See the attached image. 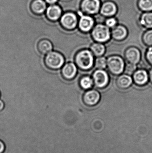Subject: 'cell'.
I'll return each mask as SVG.
<instances>
[{
    "label": "cell",
    "mask_w": 152,
    "mask_h": 153,
    "mask_svg": "<svg viewBox=\"0 0 152 153\" xmlns=\"http://www.w3.org/2000/svg\"><path fill=\"white\" fill-rule=\"evenodd\" d=\"M64 57L60 53L53 51L46 54L44 59V63L48 69L57 70L62 67L64 64Z\"/></svg>",
    "instance_id": "1"
},
{
    "label": "cell",
    "mask_w": 152,
    "mask_h": 153,
    "mask_svg": "<svg viewBox=\"0 0 152 153\" xmlns=\"http://www.w3.org/2000/svg\"><path fill=\"white\" fill-rule=\"evenodd\" d=\"M93 56L89 50L80 51L76 56V61L79 67L83 70L90 69L93 64Z\"/></svg>",
    "instance_id": "2"
},
{
    "label": "cell",
    "mask_w": 152,
    "mask_h": 153,
    "mask_svg": "<svg viewBox=\"0 0 152 153\" xmlns=\"http://www.w3.org/2000/svg\"><path fill=\"white\" fill-rule=\"evenodd\" d=\"M93 38L99 42H105L110 38L111 33L109 29L107 26L103 24L96 25L92 32Z\"/></svg>",
    "instance_id": "3"
},
{
    "label": "cell",
    "mask_w": 152,
    "mask_h": 153,
    "mask_svg": "<svg viewBox=\"0 0 152 153\" xmlns=\"http://www.w3.org/2000/svg\"><path fill=\"white\" fill-rule=\"evenodd\" d=\"M107 62L109 71L113 74H120L124 71L125 62L123 59L120 56H110L108 58Z\"/></svg>",
    "instance_id": "4"
},
{
    "label": "cell",
    "mask_w": 152,
    "mask_h": 153,
    "mask_svg": "<svg viewBox=\"0 0 152 153\" xmlns=\"http://www.w3.org/2000/svg\"><path fill=\"white\" fill-rule=\"evenodd\" d=\"M100 6V0H83L81 4L82 11L92 15L98 13Z\"/></svg>",
    "instance_id": "5"
},
{
    "label": "cell",
    "mask_w": 152,
    "mask_h": 153,
    "mask_svg": "<svg viewBox=\"0 0 152 153\" xmlns=\"http://www.w3.org/2000/svg\"><path fill=\"white\" fill-rule=\"evenodd\" d=\"M60 22L62 26L64 28L68 30L73 29L77 24V18L76 15L73 13H67L63 14L61 18Z\"/></svg>",
    "instance_id": "6"
},
{
    "label": "cell",
    "mask_w": 152,
    "mask_h": 153,
    "mask_svg": "<svg viewBox=\"0 0 152 153\" xmlns=\"http://www.w3.org/2000/svg\"><path fill=\"white\" fill-rule=\"evenodd\" d=\"M95 84L97 87L102 88L107 85L109 78L108 74L105 71L99 69L96 70L93 75Z\"/></svg>",
    "instance_id": "7"
},
{
    "label": "cell",
    "mask_w": 152,
    "mask_h": 153,
    "mask_svg": "<svg viewBox=\"0 0 152 153\" xmlns=\"http://www.w3.org/2000/svg\"><path fill=\"white\" fill-rule=\"evenodd\" d=\"M80 18L79 22V28L84 32L89 31L93 26L94 21L92 17L88 15H80Z\"/></svg>",
    "instance_id": "8"
},
{
    "label": "cell",
    "mask_w": 152,
    "mask_h": 153,
    "mask_svg": "<svg viewBox=\"0 0 152 153\" xmlns=\"http://www.w3.org/2000/svg\"><path fill=\"white\" fill-rule=\"evenodd\" d=\"M126 58L130 64L136 65L138 63L141 58V54L138 49L134 47L130 48L126 52Z\"/></svg>",
    "instance_id": "9"
},
{
    "label": "cell",
    "mask_w": 152,
    "mask_h": 153,
    "mask_svg": "<svg viewBox=\"0 0 152 153\" xmlns=\"http://www.w3.org/2000/svg\"><path fill=\"white\" fill-rule=\"evenodd\" d=\"M117 11V8L115 3L107 1L103 4L100 12L101 14L105 16H112L115 15Z\"/></svg>",
    "instance_id": "10"
},
{
    "label": "cell",
    "mask_w": 152,
    "mask_h": 153,
    "mask_svg": "<svg viewBox=\"0 0 152 153\" xmlns=\"http://www.w3.org/2000/svg\"><path fill=\"white\" fill-rule=\"evenodd\" d=\"M100 99V94L95 90L88 91L84 95V101L87 105H95L98 102Z\"/></svg>",
    "instance_id": "11"
},
{
    "label": "cell",
    "mask_w": 152,
    "mask_h": 153,
    "mask_svg": "<svg viewBox=\"0 0 152 153\" xmlns=\"http://www.w3.org/2000/svg\"><path fill=\"white\" fill-rule=\"evenodd\" d=\"M77 68L76 65L72 63L66 64L62 67V74L66 79H71L76 75Z\"/></svg>",
    "instance_id": "12"
},
{
    "label": "cell",
    "mask_w": 152,
    "mask_h": 153,
    "mask_svg": "<svg viewBox=\"0 0 152 153\" xmlns=\"http://www.w3.org/2000/svg\"><path fill=\"white\" fill-rule=\"evenodd\" d=\"M61 13V9L58 5H51L46 10V15L52 21L57 20L60 17Z\"/></svg>",
    "instance_id": "13"
},
{
    "label": "cell",
    "mask_w": 152,
    "mask_h": 153,
    "mask_svg": "<svg viewBox=\"0 0 152 153\" xmlns=\"http://www.w3.org/2000/svg\"><path fill=\"white\" fill-rule=\"evenodd\" d=\"M37 49L38 52L42 54H47L52 50V44L48 39H41L37 43Z\"/></svg>",
    "instance_id": "14"
},
{
    "label": "cell",
    "mask_w": 152,
    "mask_h": 153,
    "mask_svg": "<svg viewBox=\"0 0 152 153\" xmlns=\"http://www.w3.org/2000/svg\"><path fill=\"white\" fill-rule=\"evenodd\" d=\"M134 79L137 84L143 85L148 82L149 76L147 72L145 70H138L134 74Z\"/></svg>",
    "instance_id": "15"
},
{
    "label": "cell",
    "mask_w": 152,
    "mask_h": 153,
    "mask_svg": "<svg viewBox=\"0 0 152 153\" xmlns=\"http://www.w3.org/2000/svg\"><path fill=\"white\" fill-rule=\"evenodd\" d=\"M127 35V30L124 26L119 25L112 29V35L116 40H120L124 39Z\"/></svg>",
    "instance_id": "16"
},
{
    "label": "cell",
    "mask_w": 152,
    "mask_h": 153,
    "mask_svg": "<svg viewBox=\"0 0 152 153\" xmlns=\"http://www.w3.org/2000/svg\"><path fill=\"white\" fill-rule=\"evenodd\" d=\"M132 82L133 80L131 76L123 74L118 78L117 84L119 87L125 89L130 86L132 84Z\"/></svg>",
    "instance_id": "17"
},
{
    "label": "cell",
    "mask_w": 152,
    "mask_h": 153,
    "mask_svg": "<svg viewBox=\"0 0 152 153\" xmlns=\"http://www.w3.org/2000/svg\"><path fill=\"white\" fill-rule=\"evenodd\" d=\"M46 7V4L43 0H35L31 4L32 10L37 13H43Z\"/></svg>",
    "instance_id": "18"
},
{
    "label": "cell",
    "mask_w": 152,
    "mask_h": 153,
    "mask_svg": "<svg viewBox=\"0 0 152 153\" xmlns=\"http://www.w3.org/2000/svg\"><path fill=\"white\" fill-rule=\"evenodd\" d=\"M140 23L147 28H152V12L143 13L140 19Z\"/></svg>",
    "instance_id": "19"
},
{
    "label": "cell",
    "mask_w": 152,
    "mask_h": 153,
    "mask_svg": "<svg viewBox=\"0 0 152 153\" xmlns=\"http://www.w3.org/2000/svg\"><path fill=\"white\" fill-rule=\"evenodd\" d=\"M91 50L96 56H101L105 52V47L102 44L95 43L92 45Z\"/></svg>",
    "instance_id": "20"
},
{
    "label": "cell",
    "mask_w": 152,
    "mask_h": 153,
    "mask_svg": "<svg viewBox=\"0 0 152 153\" xmlns=\"http://www.w3.org/2000/svg\"><path fill=\"white\" fill-rule=\"evenodd\" d=\"M138 5L140 9L143 11H152V0H139Z\"/></svg>",
    "instance_id": "21"
},
{
    "label": "cell",
    "mask_w": 152,
    "mask_h": 153,
    "mask_svg": "<svg viewBox=\"0 0 152 153\" xmlns=\"http://www.w3.org/2000/svg\"><path fill=\"white\" fill-rule=\"evenodd\" d=\"M80 85L84 89H89L93 85V79L88 76H84L80 81Z\"/></svg>",
    "instance_id": "22"
},
{
    "label": "cell",
    "mask_w": 152,
    "mask_h": 153,
    "mask_svg": "<svg viewBox=\"0 0 152 153\" xmlns=\"http://www.w3.org/2000/svg\"><path fill=\"white\" fill-rule=\"evenodd\" d=\"M143 40L146 45L152 46V29L148 30L144 34Z\"/></svg>",
    "instance_id": "23"
},
{
    "label": "cell",
    "mask_w": 152,
    "mask_h": 153,
    "mask_svg": "<svg viewBox=\"0 0 152 153\" xmlns=\"http://www.w3.org/2000/svg\"><path fill=\"white\" fill-rule=\"evenodd\" d=\"M107 65V61L105 57H99L95 61V66L97 69L102 70L106 68Z\"/></svg>",
    "instance_id": "24"
},
{
    "label": "cell",
    "mask_w": 152,
    "mask_h": 153,
    "mask_svg": "<svg viewBox=\"0 0 152 153\" xmlns=\"http://www.w3.org/2000/svg\"><path fill=\"white\" fill-rule=\"evenodd\" d=\"M117 19L114 18H109L106 20L105 22L106 26L109 28H113L115 27L116 24H117Z\"/></svg>",
    "instance_id": "25"
},
{
    "label": "cell",
    "mask_w": 152,
    "mask_h": 153,
    "mask_svg": "<svg viewBox=\"0 0 152 153\" xmlns=\"http://www.w3.org/2000/svg\"><path fill=\"white\" fill-rule=\"evenodd\" d=\"M146 56L147 61L152 65V47L148 49L146 53Z\"/></svg>",
    "instance_id": "26"
},
{
    "label": "cell",
    "mask_w": 152,
    "mask_h": 153,
    "mask_svg": "<svg viewBox=\"0 0 152 153\" xmlns=\"http://www.w3.org/2000/svg\"><path fill=\"white\" fill-rule=\"evenodd\" d=\"M128 66H127L126 67V71L127 73H129L133 72L136 69V66H135V65H133L132 64H130L129 65H128Z\"/></svg>",
    "instance_id": "27"
},
{
    "label": "cell",
    "mask_w": 152,
    "mask_h": 153,
    "mask_svg": "<svg viewBox=\"0 0 152 153\" xmlns=\"http://www.w3.org/2000/svg\"><path fill=\"white\" fill-rule=\"evenodd\" d=\"M5 146L4 143L0 140V153H3L5 151Z\"/></svg>",
    "instance_id": "28"
},
{
    "label": "cell",
    "mask_w": 152,
    "mask_h": 153,
    "mask_svg": "<svg viewBox=\"0 0 152 153\" xmlns=\"http://www.w3.org/2000/svg\"><path fill=\"white\" fill-rule=\"evenodd\" d=\"M4 104L3 102L0 100V111H2L4 108Z\"/></svg>",
    "instance_id": "29"
},
{
    "label": "cell",
    "mask_w": 152,
    "mask_h": 153,
    "mask_svg": "<svg viewBox=\"0 0 152 153\" xmlns=\"http://www.w3.org/2000/svg\"><path fill=\"white\" fill-rule=\"evenodd\" d=\"M45 1L48 3L50 4H53L55 3L58 0H45Z\"/></svg>",
    "instance_id": "30"
},
{
    "label": "cell",
    "mask_w": 152,
    "mask_h": 153,
    "mask_svg": "<svg viewBox=\"0 0 152 153\" xmlns=\"http://www.w3.org/2000/svg\"><path fill=\"white\" fill-rule=\"evenodd\" d=\"M149 76H150V80L152 83V69L150 71L149 73Z\"/></svg>",
    "instance_id": "31"
},
{
    "label": "cell",
    "mask_w": 152,
    "mask_h": 153,
    "mask_svg": "<svg viewBox=\"0 0 152 153\" xmlns=\"http://www.w3.org/2000/svg\"><path fill=\"white\" fill-rule=\"evenodd\" d=\"M0 96H1V93H0Z\"/></svg>",
    "instance_id": "32"
}]
</instances>
